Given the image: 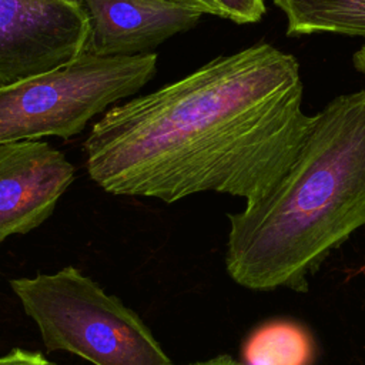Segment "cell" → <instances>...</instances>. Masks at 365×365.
Wrapping results in <instances>:
<instances>
[{
	"instance_id": "6da1fadb",
	"label": "cell",
	"mask_w": 365,
	"mask_h": 365,
	"mask_svg": "<svg viewBox=\"0 0 365 365\" xmlns=\"http://www.w3.org/2000/svg\"><path fill=\"white\" fill-rule=\"evenodd\" d=\"M311 121L297 58L258 43L110 107L86 138V167L115 195L215 191L252 205L289 170Z\"/></svg>"
},
{
	"instance_id": "7a4b0ae2",
	"label": "cell",
	"mask_w": 365,
	"mask_h": 365,
	"mask_svg": "<svg viewBox=\"0 0 365 365\" xmlns=\"http://www.w3.org/2000/svg\"><path fill=\"white\" fill-rule=\"evenodd\" d=\"M228 220L225 265L238 285L305 291L324 259L365 227V90L312 115L275 188Z\"/></svg>"
},
{
	"instance_id": "3957f363",
	"label": "cell",
	"mask_w": 365,
	"mask_h": 365,
	"mask_svg": "<svg viewBox=\"0 0 365 365\" xmlns=\"http://www.w3.org/2000/svg\"><path fill=\"white\" fill-rule=\"evenodd\" d=\"M10 287L48 351L94 365H173L143 319L78 268L11 279Z\"/></svg>"
},
{
	"instance_id": "277c9868",
	"label": "cell",
	"mask_w": 365,
	"mask_h": 365,
	"mask_svg": "<svg viewBox=\"0 0 365 365\" xmlns=\"http://www.w3.org/2000/svg\"><path fill=\"white\" fill-rule=\"evenodd\" d=\"M157 71V54L77 58L0 86V144L70 138L97 114L134 96Z\"/></svg>"
},
{
	"instance_id": "5b68a950",
	"label": "cell",
	"mask_w": 365,
	"mask_h": 365,
	"mask_svg": "<svg viewBox=\"0 0 365 365\" xmlns=\"http://www.w3.org/2000/svg\"><path fill=\"white\" fill-rule=\"evenodd\" d=\"M86 31L80 6L63 0H0V86L77 58Z\"/></svg>"
},
{
	"instance_id": "8992f818",
	"label": "cell",
	"mask_w": 365,
	"mask_h": 365,
	"mask_svg": "<svg viewBox=\"0 0 365 365\" xmlns=\"http://www.w3.org/2000/svg\"><path fill=\"white\" fill-rule=\"evenodd\" d=\"M74 174L66 155L46 141L0 144V244L41 225Z\"/></svg>"
},
{
	"instance_id": "52a82bcc",
	"label": "cell",
	"mask_w": 365,
	"mask_h": 365,
	"mask_svg": "<svg viewBox=\"0 0 365 365\" xmlns=\"http://www.w3.org/2000/svg\"><path fill=\"white\" fill-rule=\"evenodd\" d=\"M87 21L83 54L127 57L151 53L198 24L201 11L167 0H77Z\"/></svg>"
},
{
	"instance_id": "ba28073f",
	"label": "cell",
	"mask_w": 365,
	"mask_h": 365,
	"mask_svg": "<svg viewBox=\"0 0 365 365\" xmlns=\"http://www.w3.org/2000/svg\"><path fill=\"white\" fill-rule=\"evenodd\" d=\"M287 20V34L334 33L365 37V0H272Z\"/></svg>"
},
{
	"instance_id": "9c48e42d",
	"label": "cell",
	"mask_w": 365,
	"mask_h": 365,
	"mask_svg": "<svg viewBox=\"0 0 365 365\" xmlns=\"http://www.w3.org/2000/svg\"><path fill=\"white\" fill-rule=\"evenodd\" d=\"M244 365H311V335L291 321H271L251 332L242 348Z\"/></svg>"
},
{
	"instance_id": "30bf717a",
	"label": "cell",
	"mask_w": 365,
	"mask_h": 365,
	"mask_svg": "<svg viewBox=\"0 0 365 365\" xmlns=\"http://www.w3.org/2000/svg\"><path fill=\"white\" fill-rule=\"evenodd\" d=\"M221 17L237 24L258 23L265 14V0H214Z\"/></svg>"
},
{
	"instance_id": "8fae6325",
	"label": "cell",
	"mask_w": 365,
	"mask_h": 365,
	"mask_svg": "<svg viewBox=\"0 0 365 365\" xmlns=\"http://www.w3.org/2000/svg\"><path fill=\"white\" fill-rule=\"evenodd\" d=\"M0 365H56L44 358L40 352H31L16 348L7 355L0 356Z\"/></svg>"
},
{
	"instance_id": "7c38bea8",
	"label": "cell",
	"mask_w": 365,
	"mask_h": 365,
	"mask_svg": "<svg viewBox=\"0 0 365 365\" xmlns=\"http://www.w3.org/2000/svg\"><path fill=\"white\" fill-rule=\"evenodd\" d=\"M167 1H173V3H178L187 7H192L198 11H201L202 14H212V16H218L221 17V11L218 9V6L215 4L214 0H167Z\"/></svg>"
},
{
	"instance_id": "4fadbf2b",
	"label": "cell",
	"mask_w": 365,
	"mask_h": 365,
	"mask_svg": "<svg viewBox=\"0 0 365 365\" xmlns=\"http://www.w3.org/2000/svg\"><path fill=\"white\" fill-rule=\"evenodd\" d=\"M188 365H244V364L232 359L228 355H218L215 358H211V359H207V361H201V362L188 364Z\"/></svg>"
},
{
	"instance_id": "5bb4252c",
	"label": "cell",
	"mask_w": 365,
	"mask_h": 365,
	"mask_svg": "<svg viewBox=\"0 0 365 365\" xmlns=\"http://www.w3.org/2000/svg\"><path fill=\"white\" fill-rule=\"evenodd\" d=\"M352 64L356 71L365 74V44L358 48L352 56Z\"/></svg>"
},
{
	"instance_id": "9a60e30c",
	"label": "cell",
	"mask_w": 365,
	"mask_h": 365,
	"mask_svg": "<svg viewBox=\"0 0 365 365\" xmlns=\"http://www.w3.org/2000/svg\"><path fill=\"white\" fill-rule=\"evenodd\" d=\"M63 1H66V3H68V4H76V6H78V1H77V0H63Z\"/></svg>"
}]
</instances>
